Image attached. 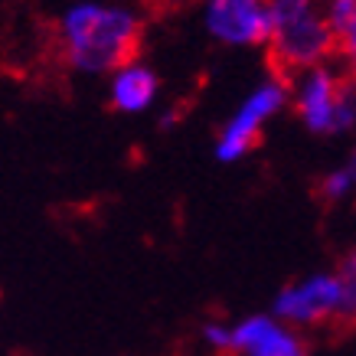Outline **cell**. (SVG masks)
<instances>
[{"mask_svg": "<svg viewBox=\"0 0 356 356\" xmlns=\"http://www.w3.org/2000/svg\"><path fill=\"white\" fill-rule=\"evenodd\" d=\"M63 59L82 72L128 69L140 53L144 26L124 7L79 3L63 17Z\"/></svg>", "mask_w": 356, "mask_h": 356, "instance_id": "cell-1", "label": "cell"}, {"mask_svg": "<svg viewBox=\"0 0 356 356\" xmlns=\"http://www.w3.org/2000/svg\"><path fill=\"white\" fill-rule=\"evenodd\" d=\"M268 17L271 69L281 86L291 82L294 69H317L334 56V40L317 0H268Z\"/></svg>", "mask_w": 356, "mask_h": 356, "instance_id": "cell-2", "label": "cell"}, {"mask_svg": "<svg viewBox=\"0 0 356 356\" xmlns=\"http://www.w3.org/2000/svg\"><path fill=\"white\" fill-rule=\"evenodd\" d=\"M275 307L294 324H324L330 317L346 321L353 314V261H346L340 275H317L307 284L284 288Z\"/></svg>", "mask_w": 356, "mask_h": 356, "instance_id": "cell-3", "label": "cell"}, {"mask_svg": "<svg viewBox=\"0 0 356 356\" xmlns=\"http://www.w3.org/2000/svg\"><path fill=\"white\" fill-rule=\"evenodd\" d=\"M350 79L327 72L324 65L311 69V76L301 86V118L311 124L314 131H334L350 124Z\"/></svg>", "mask_w": 356, "mask_h": 356, "instance_id": "cell-4", "label": "cell"}, {"mask_svg": "<svg viewBox=\"0 0 356 356\" xmlns=\"http://www.w3.org/2000/svg\"><path fill=\"white\" fill-rule=\"evenodd\" d=\"M209 340L226 353H242L245 350L248 356H307V346L291 330L271 324L268 317H252L245 324H238L236 330L209 327Z\"/></svg>", "mask_w": 356, "mask_h": 356, "instance_id": "cell-5", "label": "cell"}, {"mask_svg": "<svg viewBox=\"0 0 356 356\" xmlns=\"http://www.w3.org/2000/svg\"><path fill=\"white\" fill-rule=\"evenodd\" d=\"M206 23L222 43H268V0H209Z\"/></svg>", "mask_w": 356, "mask_h": 356, "instance_id": "cell-6", "label": "cell"}, {"mask_svg": "<svg viewBox=\"0 0 356 356\" xmlns=\"http://www.w3.org/2000/svg\"><path fill=\"white\" fill-rule=\"evenodd\" d=\"M284 92H288V86H281L278 79L275 82H268L265 88H259L255 95L245 102V108L236 115V121L226 128V134H222V140H219V157L222 161H236V157H242V154L255 151L261 144V124H265V118H268L271 111L281 108V102H284Z\"/></svg>", "mask_w": 356, "mask_h": 356, "instance_id": "cell-7", "label": "cell"}, {"mask_svg": "<svg viewBox=\"0 0 356 356\" xmlns=\"http://www.w3.org/2000/svg\"><path fill=\"white\" fill-rule=\"evenodd\" d=\"M154 95H157V76L151 69H140V65H128L124 72H118L115 86H111V102L121 111L147 108Z\"/></svg>", "mask_w": 356, "mask_h": 356, "instance_id": "cell-8", "label": "cell"}, {"mask_svg": "<svg viewBox=\"0 0 356 356\" xmlns=\"http://www.w3.org/2000/svg\"><path fill=\"white\" fill-rule=\"evenodd\" d=\"M324 23L334 40V53L353 56V40H356V0H330V7L324 13Z\"/></svg>", "mask_w": 356, "mask_h": 356, "instance_id": "cell-9", "label": "cell"}, {"mask_svg": "<svg viewBox=\"0 0 356 356\" xmlns=\"http://www.w3.org/2000/svg\"><path fill=\"white\" fill-rule=\"evenodd\" d=\"M350 180H353V173H350V170H343V173H337L334 180H330V184H327V193H330V196H337V193H343L346 186H350Z\"/></svg>", "mask_w": 356, "mask_h": 356, "instance_id": "cell-10", "label": "cell"}]
</instances>
